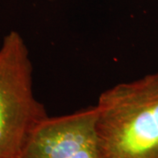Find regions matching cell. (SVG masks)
Wrapping results in <instances>:
<instances>
[{
  "mask_svg": "<svg viewBox=\"0 0 158 158\" xmlns=\"http://www.w3.org/2000/svg\"><path fill=\"white\" fill-rule=\"evenodd\" d=\"M95 106L47 116L32 132L20 158H102Z\"/></svg>",
  "mask_w": 158,
  "mask_h": 158,
  "instance_id": "3957f363",
  "label": "cell"
},
{
  "mask_svg": "<svg viewBox=\"0 0 158 158\" xmlns=\"http://www.w3.org/2000/svg\"><path fill=\"white\" fill-rule=\"evenodd\" d=\"M95 107L102 158H158V70L103 91Z\"/></svg>",
  "mask_w": 158,
  "mask_h": 158,
  "instance_id": "6da1fadb",
  "label": "cell"
},
{
  "mask_svg": "<svg viewBox=\"0 0 158 158\" xmlns=\"http://www.w3.org/2000/svg\"><path fill=\"white\" fill-rule=\"evenodd\" d=\"M33 63L20 33L0 45V158H20L32 132L48 115L34 90Z\"/></svg>",
  "mask_w": 158,
  "mask_h": 158,
  "instance_id": "7a4b0ae2",
  "label": "cell"
},
{
  "mask_svg": "<svg viewBox=\"0 0 158 158\" xmlns=\"http://www.w3.org/2000/svg\"><path fill=\"white\" fill-rule=\"evenodd\" d=\"M51 1H52V0H51Z\"/></svg>",
  "mask_w": 158,
  "mask_h": 158,
  "instance_id": "277c9868",
  "label": "cell"
}]
</instances>
